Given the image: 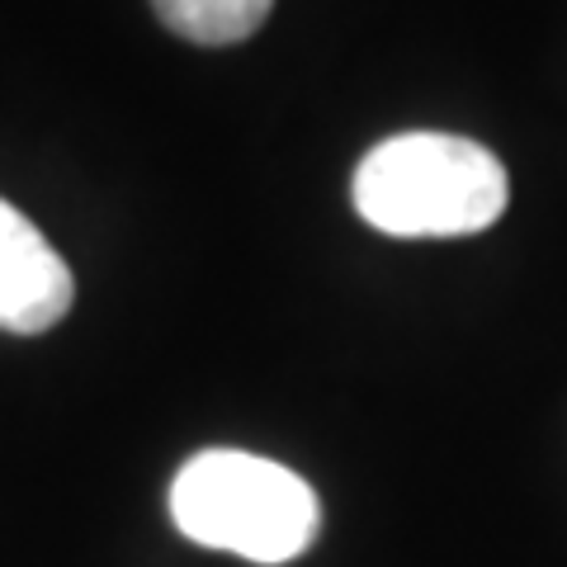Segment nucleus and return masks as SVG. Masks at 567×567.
<instances>
[{"instance_id": "4", "label": "nucleus", "mask_w": 567, "mask_h": 567, "mask_svg": "<svg viewBox=\"0 0 567 567\" xmlns=\"http://www.w3.org/2000/svg\"><path fill=\"white\" fill-rule=\"evenodd\" d=\"M162 24L189 43L227 48L241 43L270 20L275 0H152Z\"/></svg>"}, {"instance_id": "3", "label": "nucleus", "mask_w": 567, "mask_h": 567, "mask_svg": "<svg viewBox=\"0 0 567 567\" xmlns=\"http://www.w3.org/2000/svg\"><path fill=\"white\" fill-rule=\"evenodd\" d=\"M76 303V279L52 241L0 199V331L43 336Z\"/></svg>"}, {"instance_id": "1", "label": "nucleus", "mask_w": 567, "mask_h": 567, "mask_svg": "<svg viewBox=\"0 0 567 567\" xmlns=\"http://www.w3.org/2000/svg\"><path fill=\"white\" fill-rule=\"evenodd\" d=\"M354 208L388 237H473L506 213V166L454 133H398L354 171Z\"/></svg>"}, {"instance_id": "2", "label": "nucleus", "mask_w": 567, "mask_h": 567, "mask_svg": "<svg viewBox=\"0 0 567 567\" xmlns=\"http://www.w3.org/2000/svg\"><path fill=\"white\" fill-rule=\"evenodd\" d=\"M171 520L185 539L251 563H289L317 539L322 506L293 468L246 450H204L175 473Z\"/></svg>"}]
</instances>
